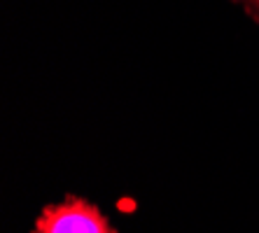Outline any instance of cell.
Wrapping results in <instances>:
<instances>
[{
	"instance_id": "1",
	"label": "cell",
	"mask_w": 259,
	"mask_h": 233,
	"mask_svg": "<svg viewBox=\"0 0 259 233\" xmlns=\"http://www.w3.org/2000/svg\"><path fill=\"white\" fill-rule=\"evenodd\" d=\"M33 233H117L108 217L84 198H66L37 217Z\"/></svg>"
},
{
	"instance_id": "2",
	"label": "cell",
	"mask_w": 259,
	"mask_h": 233,
	"mask_svg": "<svg viewBox=\"0 0 259 233\" xmlns=\"http://www.w3.org/2000/svg\"><path fill=\"white\" fill-rule=\"evenodd\" d=\"M245 3H247V5H250V7H252L254 12L259 14V0H245Z\"/></svg>"
}]
</instances>
